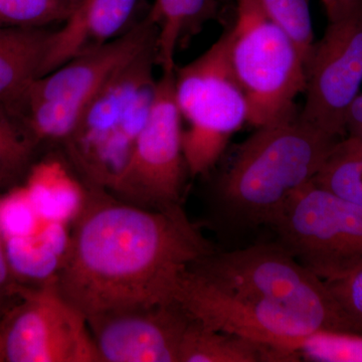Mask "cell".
Returning a JSON list of instances; mask_svg holds the SVG:
<instances>
[{
	"instance_id": "19",
	"label": "cell",
	"mask_w": 362,
	"mask_h": 362,
	"mask_svg": "<svg viewBox=\"0 0 362 362\" xmlns=\"http://www.w3.org/2000/svg\"><path fill=\"white\" fill-rule=\"evenodd\" d=\"M64 163L54 159L30 171L26 192L42 221L71 223L84 202L85 183L71 173L68 160Z\"/></svg>"
},
{
	"instance_id": "9",
	"label": "cell",
	"mask_w": 362,
	"mask_h": 362,
	"mask_svg": "<svg viewBox=\"0 0 362 362\" xmlns=\"http://www.w3.org/2000/svg\"><path fill=\"white\" fill-rule=\"evenodd\" d=\"M1 324L7 362H102L87 317L59 292L56 277L16 285Z\"/></svg>"
},
{
	"instance_id": "13",
	"label": "cell",
	"mask_w": 362,
	"mask_h": 362,
	"mask_svg": "<svg viewBox=\"0 0 362 362\" xmlns=\"http://www.w3.org/2000/svg\"><path fill=\"white\" fill-rule=\"evenodd\" d=\"M102 362H180L189 317L175 302L87 318Z\"/></svg>"
},
{
	"instance_id": "22",
	"label": "cell",
	"mask_w": 362,
	"mask_h": 362,
	"mask_svg": "<svg viewBox=\"0 0 362 362\" xmlns=\"http://www.w3.org/2000/svg\"><path fill=\"white\" fill-rule=\"evenodd\" d=\"M75 0H0V28H49L70 16Z\"/></svg>"
},
{
	"instance_id": "2",
	"label": "cell",
	"mask_w": 362,
	"mask_h": 362,
	"mask_svg": "<svg viewBox=\"0 0 362 362\" xmlns=\"http://www.w3.org/2000/svg\"><path fill=\"white\" fill-rule=\"evenodd\" d=\"M337 140L299 113L257 128L216 181L221 216L246 228L270 225L288 197L313 180Z\"/></svg>"
},
{
	"instance_id": "1",
	"label": "cell",
	"mask_w": 362,
	"mask_h": 362,
	"mask_svg": "<svg viewBox=\"0 0 362 362\" xmlns=\"http://www.w3.org/2000/svg\"><path fill=\"white\" fill-rule=\"evenodd\" d=\"M214 251L180 204L146 209L86 185L56 282L87 318L170 303L181 274Z\"/></svg>"
},
{
	"instance_id": "17",
	"label": "cell",
	"mask_w": 362,
	"mask_h": 362,
	"mask_svg": "<svg viewBox=\"0 0 362 362\" xmlns=\"http://www.w3.org/2000/svg\"><path fill=\"white\" fill-rule=\"evenodd\" d=\"M69 243L66 223L45 221L42 230L28 237L4 239L7 262L14 279L42 284L56 277Z\"/></svg>"
},
{
	"instance_id": "18",
	"label": "cell",
	"mask_w": 362,
	"mask_h": 362,
	"mask_svg": "<svg viewBox=\"0 0 362 362\" xmlns=\"http://www.w3.org/2000/svg\"><path fill=\"white\" fill-rule=\"evenodd\" d=\"M298 356L247 339L204 327L190 319L180 345V362L296 361Z\"/></svg>"
},
{
	"instance_id": "20",
	"label": "cell",
	"mask_w": 362,
	"mask_h": 362,
	"mask_svg": "<svg viewBox=\"0 0 362 362\" xmlns=\"http://www.w3.org/2000/svg\"><path fill=\"white\" fill-rule=\"evenodd\" d=\"M344 201L362 207V141L354 136L340 138L312 180Z\"/></svg>"
},
{
	"instance_id": "32",
	"label": "cell",
	"mask_w": 362,
	"mask_h": 362,
	"mask_svg": "<svg viewBox=\"0 0 362 362\" xmlns=\"http://www.w3.org/2000/svg\"><path fill=\"white\" fill-rule=\"evenodd\" d=\"M76 2H77V4H78V2L80 1V0H75Z\"/></svg>"
},
{
	"instance_id": "14",
	"label": "cell",
	"mask_w": 362,
	"mask_h": 362,
	"mask_svg": "<svg viewBox=\"0 0 362 362\" xmlns=\"http://www.w3.org/2000/svg\"><path fill=\"white\" fill-rule=\"evenodd\" d=\"M140 0H80L62 28L54 30L42 76L70 59L128 32Z\"/></svg>"
},
{
	"instance_id": "25",
	"label": "cell",
	"mask_w": 362,
	"mask_h": 362,
	"mask_svg": "<svg viewBox=\"0 0 362 362\" xmlns=\"http://www.w3.org/2000/svg\"><path fill=\"white\" fill-rule=\"evenodd\" d=\"M40 221L42 220L35 213L26 189L0 199V235L2 239L33 235L39 230Z\"/></svg>"
},
{
	"instance_id": "8",
	"label": "cell",
	"mask_w": 362,
	"mask_h": 362,
	"mask_svg": "<svg viewBox=\"0 0 362 362\" xmlns=\"http://www.w3.org/2000/svg\"><path fill=\"white\" fill-rule=\"evenodd\" d=\"M269 226L277 244L325 283L362 270V207L312 180L288 197Z\"/></svg>"
},
{
	"instance_id": "7",
	"label": "cell",
	"mask_w": 362,
	"mask_h": 362,
	"mask_svg": "<svg viewBox=\"0 0 362 362\" xmlns=\"http://www.w3.org/2000/svg\"><path fill=\"white\" fill-rule=\"evenodd\" d=\"M175 92L182 123L188 175H206L230 137L249 121L246 96L230 69L225 35L199 58L175 66Z\"/></svg>"
},
{
	"instance_id": "24",
	"label": "cell",
	"mask_w": 362,
	"mask_h": 362,
	"mask_svg": "<svg viewBox=\"0 0 362 362\" xmlns=\"http://www.w3.org/2000/svg\"><path fill=\"white\" fill-rule=\"evenodd\" d=\"M299 354L315 362H362V333L320 330L305 338Z\"/></svg>"
},
{
	"instance_id": "11",
	"label": "cell",
	"mask_w": 362,
	"mask_h": 362,
	"mask_svg": "<svg viewBox=\"0 0 362 362\" xmlns=\"http://www.w3.org/2000/svg\"><path fill=\"white\" fill-rule=\"evenodd\" d=\"M307 62L299 117L332 137L346 134L345 114L362 85V0L328 20Z\"/></svg>"
},
{
	"instance_id": "31",
	"label": "cell",
	"mask_w": 362,
	"mask_h": 362,
	"mask_svg": "<svg viewBox=\"0 0 362 362\" xmlns=\"http://www.w3.org/2000/svg\"><path fill=\"white\" fill-rule=\"evenodd\" d=\"M349 135L354 136V137L358 138V139L361 140L362 141V127L359 128V129L354 131V132L350 133Z\"/></svg>"
},
{
	"instance_id": "10",
	"label": "cell",
	"mask_w": 362,
	"mask_h": 362,
	"mask_svg": "<svg viewBox=\"0 0 362 362\" xmlns=\"http://www.w3.org/2000/svg\"><path fill=\"white\" fill-rule=\"evenodd\" d=\"M187 175L175 71L162 73L148 118L110 192L136 206L168 209L180 204Z\"/></svg>"
},
{
	"instance_id": "12",
	"label": "cell",
	"mask_w": 362,
	"mask_h": 362,
	"mask_svg": "<svg viewBox=\"0 0 362 362\" xmlns=\"http://www.w3.org/2000/svg\"><path fill=\"white\" fill-rule=\"evenodd\" d=\"M173 301L194 322L247 338L298 356L305 338L316 332L303 319L252 306L192 270L181 274Z\"/></svg>"
},
{
	"instance_id": "15",
	"label": "cell",
	"mask_w": 362,
	"mask_h": 362,
	"mask_svg": "<svg viewBox=\"0 0 362 362\" xmlns=\"http://www.w3.org/2000/svg\"><path fill=\"white\" fill-rule=\"evenodd\" d=\"M51 28H0V101L13 107L42 77Z\"/></svg>"
},
{
	"instance_id": "21",
	"label": "cell",
	"mask_w": 362,
	"mask_h": 362,
	"mask_svg": "<svg viewBox=\"0 0 362 362\" xmlns=\"http://www.w3.org/2000/svg\"><path fill=\"white\" fill-rule=\"evenodd\" d=\"M37 147L18 113L0 101V190L16 185L32 170Z\"/></svg>"
},
{
	"instance_id": "6",
	"label": "cell",
	"mask_w": 362,
	"mask_h": 362,
	"mask_svg": "<svg viewBox=\"0 0 362 362\" xmlns=\"http://www.w3.org/2000/svg\"><path fill=\"white\" fill-rule=\"evenodd\" d=\"M156 42V25L146 14L117 39L37 78L11 108L20 111L18 115L37 144L62 145L95 95Z\"/></svg>"
},
{
	"instance_id": "3",
	"label": "cell",
	"mask_w": 362,
	"mask_h": 362,
	"mask_svg": "<svg viewBox=\"0 0 362 362\" xmlns=\"http://www.w3.org/2000/svg\"><path fill=\"white\" fill-rule=\"evenodd\" d=\"M190 268L252 306L299 317L317 331L362 333L327 284L280 245H257L225 252L214 250Z\"/></svg>"
},
{
	"instance_id": "28",
	"label": "cell",
	"mask_w": 362,
	"mask_h": 362,
	"mask_svg": "<svg viewBox=\"0 0 362 362\" xmlns=\"http://www.w3.org/2000/svg\"><path fill=\"white\" fill-rule=\"evenodd\" d=\"M362 127V94L358 95L349 104L345 114V129L347 134Z\"/></svg>"
},
{
	"instance_id": "27",
	"label": "cell",
	"mask_w": 362,
	"mask_h": 362,
	"mask_svg": "<svg viewBox=\"0 0 362 362\" xmlns=\"http://www.w3.org/2000/svg\"><path fill=\"white\" fill-rule=\"evenodd\" d=\"M16 283L7 262L4 239L0 235V320L14 304L11 302H16Z\"/></svg>"
},
{
	"instance_id": "23",
	"label": "cell",
	"mask_w": 362,
	"mask_h": 362,
	"mask_svg": "<svg viewBox=\"0 0 362 362\" xmlns=\"http://www.w3.org/2000/svg\"><path fill=\"white\" fill-rule=\"evenodd\" d=\"M218 1V0H216ZM272 21L288 33L303 57L305 66L314 44L309 0H252Z\"/></svg>"
},
{
	"instance_id": "4",
	"label": "cell",
	"mask_w": 362,
	"mask_h": 362,
	"mask_svg": "<svg viewBox=\"0 0 362 362\" xmlns=\"http://www.w3.org/2000/svg\"><path fill=\"white\" fill-rule=\"evenodd\" d=\"M156 66L154 45L104 85L62 144L66 160L86 185L108 192L115 185L151 111Z\"/></svg>"
},
{
	"instance_id": "26",
	"label": "cell",
	"mask_w": 362,
	"mask_h": 362,
	"mask_svg": "<svg viewBox=\"0 0 362 362\" xmlns=\"http://www.w3.org/2000/svg\"><path fill=\"white\" fill-rule=\"evenodd\" d=\"M326 284L344 311L362 328V270L344 280Z\"/></svg>"
},
{
	"instance_id": "29",
	"label": "cell",
	"mask_w": 362,
	"mask_h": 362,
	"mask_svg": "<svg viewBox=\"0 0 362 362\" xmlns=\"http://www.w3.org/2000/svg\"><path fill=\"white\" fill-rule=\"evenodd\" d=\"M327 14L328 20L334 18L337 14L352 6L356 0H320Z\"/></svg>"
},
{
	"instance_id": "16",
	"label": "cell",
	"mask_w": 362,
	"mask_h": 362,
	"mask_svg": "<svg viewBox=\"0 0 362 362\" xmlns=\"http://www.w3.org/2000/svg\"><path fill=\"white\" fill-rule=\"evenodd\" d=\"M216 0H154L147 16L157 28V66L175 71L176 52L216 14Z\"/></svg>"
},
{
	"instance_id": "30",
	"label": "cell",
	"mask_w": 362,
	"mask_h": 362,
	"mask_svg": "<svg viewBox=\"0 0 362 362\" xmlns=\"http://www.w3.org/2000/svg\"><path fill=\"white\" fill-rule=\"evenodd\" d=\"M2 361H6V356H4V337H2L1 324H0V362Z\"/></svg>"
},
{
	"instance_id": "5",
	"label": "cell",
	"mask_w": 362,
	"mask_h": 362,
	"mask_svg": "<svg viewBox=\"0 0 362 362\" xmlns=\"http://www.w3.org/2000/svg\"><path fill=\"white\" fill-rule=\"evenodd\" d=\"M233 2V21L223 35L230 69L249 106L247 123L259 128L296 115L295 100L306 87L301 52L252 0Z\"/></svg>"
}]
</instances>
